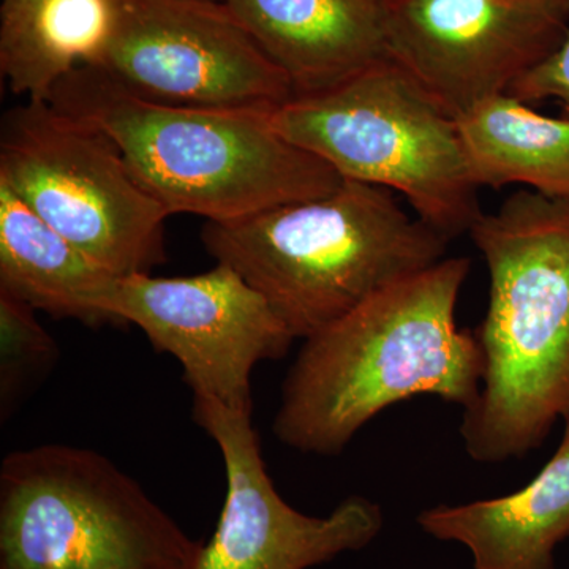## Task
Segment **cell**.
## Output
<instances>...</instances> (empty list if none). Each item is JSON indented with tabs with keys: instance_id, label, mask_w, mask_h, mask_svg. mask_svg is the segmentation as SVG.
I'll return each instance as SVG.
<instances>
[{
	"instance_id": "3957f363",
	"label": "cell",
	"mask_w": 569,
	"mask_h": 569,
	"mask_svg": "<svg viewBox=\"0 0 569 569\" xmlns=\"http://www.w3.org/2000/svg\"><path fill=\"white\" fill-rule=\"evenodd\" d=\"M47 102L107 134L170 216L233 222L325 197L343 182L277 132L272 108L153 102L91 66L67 74Z\"/></svg>"
},
{
	"instance_id": "9a60e30c",
	"label": "cell",
	"mask_w": 569,
	"mask_h": 569,
	"mask_svg": "<svg viewBox=\"0 0 569 569\" xmlns=\"http://www.w3.org/2000/svg\"><path fill=\"white\" fill-rule=\"evenodd\" d=\"M456 121L479 189L520 183L546 197L569 200L567 116L549 118L501 93Z\"/></svg>"
},
{
	"instance_id": "2e32d148",
	"label": "cell",
	"mask_w": 569,
	"mask_h": 569,
	"mask_svg": "<svg viewBox=\"0 0 569 569\" xmlns=\"http://www.w3.org/2000/svg\"><path fill=\"white\" fill-rule=\"evenodd\" d=\"M111 22V0H39L0 26V70L10 91L50 100L67 74L97 61Z\"/></svg>"
},
{
	"instance_id": "d6986e66",
	"label": "cell",
	"mask_w": 569,
	"mask_h": 569,
	"mask_svg": "<svg viewBox=\"0 0 569 569\" xmlns=\"http://www.w3.org/2000/svg\"><path fill=\"white\" fill-rule=\"evenodd\" d=\"M37 2L39 0H2V6H0V26L18 20Z\"/></svg>"
},
{
	"instance_id": "4fadbf2b",
	"label": "cell",
	"mask_w": 569,
	"mask_h": 569,
	"mask_svg": "<svg viewBox=\"0 0 569 569\" xmlns=\"http://www.w3.org/2000/svg\"><path fill=\"white\" fill-rule=\"evenodd\" d=\"M557 451L526 488L509 496L425 509L417 522L440 541L466 546L475 569H556L569 538V415Z\"/></svg>"
},
{
	"instance_id": "8992f818",
	"label": "cell",
	"mask_w": 569,
	"mask_h": 569,
	"mask_svg": "<svg viewBox=\"0 0 569 569\" xmlns=\"http://www.w3.org/2000/svg\"><path fill=\"white\" fill-rule=\"evenodd\" d=\"M201 545L91 449L40 445L0 467V569H194Z\"/></svg>"
},
{
	"instance_id": "30bf717a",
	"label": "cell",
	"mask_w": 569,
	"mask_h": 569,
	"mask_svg": "<svg viewBox=\"0 0 569 569\" xmlns=\"http://www.w3.org/2000/svg\"><path fill=\"white\" fill-rule=\"evenodd\" d=\"M387 58L451 118L507 93L569 20L538 0H383Z\"/></svg>"
},
{
	"instance_id": "5bb4252c",
	"label": "cell",
	"mask_w": 569,
	"mask_h": 569,
	"mask_svg": "<svg viewBox=\"0 0 569 569\" xmlns=\"http://www.w3.org/2000/svg\"><path fill=\"white\" fill-rule=\"evenodd\" d=\"M118 277L0 182V290L52 318L99 326L111 323L100 306Z\"/></svg>"
},
{
	"instance_id": "5b68a950",
	"label": "cell",
	"mask_w": 569,
	"mask_h": 569,
	"mask_svg": "<svg viewBox=\"0 0 569 569\" xmlns=\"http://www.w3.org/2000/svg\"><path fill=\"white\" fill-rule=\"evenodd\" d=\"M271 121L340 178L402 193L448 241L482 212L458 121L388 58L323 91L291 97L272 108Z\"/></svg>"
},
{
	"instance_id": "e0dca14e",
	"label": "cell",
	"mask_w": 569,
	"mask_h": 569,
	"mask_svg": "<svg viewBox=\"0 0 569 569\" xmlns=\"http://www.w3.org/2000/svg\"><path fill=\"white\" fill-rule=\"evenodd\" d=\"M37 310L0 290V419L9 421L59 359V347Z\"/></svg>"
},
{
	"instance_id": "52a82bcc",
	"label": "cell",
	"mask_w": 569,
	"mask_h": 569,
	"mask_svg": "<svg viewBox=\"0 0 569 569\" xmlns=\"http://www.w3.org/2000/svg\"><path fill=\"white\" fill-rule=\"evenodd\" d=\"M0 182L112 274H151L167 260L170 213L107 134L47 100L3 116Z\"/></svg>"
},
{
	"instance_id": "ffe728a7",
	"label": "cell",
	"mask_w": 569,
	"mask_h": 569,
	"mask_svg": "<svg viewBox=\"0 0 569 569\" xmlns=\"http://www.w3.org/2000/svg\"><path fill=\"white\" fill-rule=\"evenodd\" d=\"M538 2L546 3L550 9L563 14L569 20V0H538Z\"/></svg>"
},
{
	"instance_id": "9c48e42d",
	"label": "cell",
	"mask_w": 569,
	"mask_h": 569,
	"mask_svg": "<svg viewBox=\"0 0 569 569\" xmlns=\"http://www.w3.org/2000/svg\"><path fill=\"white\" fill-rule=\"evenodd\" d=\"M111 323L138 326L182 366L193 397L252 413V372L295 337L263 296L230 266L190 277H118L102 301Z\"/></svg>"
},
{
	"instance_id": "6da1fadb",
	"label": "cell",
	"mask_w": 569,
	"mask_h": 569,
	"mask_svg": "<svg viewBox=\"0 0 569 569\" xmlns=\"http://www.w3.org/2000/svg\"><path fill=\"white\" fill-rule=\"evenodd\" d=\"M468 271V258H443L307 337L272 425L284 447L339 456L370 419L415 396L473 407L485 355L456 323Z\"/></svg>"
},
{
	"instance_id": "277c9868",
	"label": "cell",
	"mask_w": 569,
	"mask_h": 569,
	"mask_svg": "<svg viewBox=\"0 0 569 569\" xmlns=\"http://www.w3.org/2000/svg\"><path fill=\"white\" fill-rule=\"evenodd\" d=\"M201 241L263 296L295 339L443 260L449 242L391 190L347 179L325 197L206 222Z\"/></svg>"
},
{
	"instance_id": "7c38bea8",
	"label": "cell",
	"mask_w": 569,
	"mask_h": 569,
	"mask_svg": "<svg viewBox=\"0 0 569 569\" xmlns=\"http://www.w3.org/2000/svg\"><path fill=\"white\" fill-rule=\"evenodd\" d=\"M295 96L323 91L387 58L383 0H224Z\"/></svg>"
},
{
	"instance_id": "8fae6325",
	"label": "cell",
	"mask_w": 569,
	"mask_h": 569,
	"mask_svg": "<svg viewBox=\"0 0 569 569\" xmlns=\"http://www.w3.org/2000/svg\"><path fill=\"white\" fill-rule=\"evenodd\" d=\"M193 419L216 441L227 475L219 523L194 569H309L367 548L383 529V511L362 496L323 518L288 505L266 470L252 413L193 397Z\"/></svg>"
},
{
	"instance_id": "7a4b0ae2",
	"label": "cell",
	"mask_w": 569,
	"mask_h": 569,
	"mask_svg": "<svg viewBox=\"0 0 569 569\" xmlns=\"http://www.w3.org/2000/svg\"><path fill=\"white\" fill-rule=\"evenodd\" d=\"M468 233L489 305L473 329L485 378L460 436L471 459L498 463L541 447L569 415V200L518 190Z\"/></svg>"
},
{
	"instance_id": "ba28073f",
	"label": "cell",
	"mask_w": 569,
	"mask_h": 569,
	"mask_svg": "<svg viewBox=\"0 0 569 569\" xmlns=\"http://www.w3.org/2000/svg\"><path fill=\"white\" fill-rule=\"evenodd\" d=\"M110 36L91 67L171 104L274 108L293 86L224 0H111Z\"/></svg>"
},
{
	"instance_id": "ac0fdd59",
	"label": "cell",
	"mask_w": 569,
	"mask_h": 569,
	"mask_svg": "<svg viewBox=\"0 0 569 569\" xmlns=\"http://www.w3.org/2000/svg\"><path fill=\"white\" fill-rule=\"evenodd\" d=\"M507 93L527 104L556 100L561 116L569 118V32L556 51L523 73Z\"/></svg>"
}]
</instances>
